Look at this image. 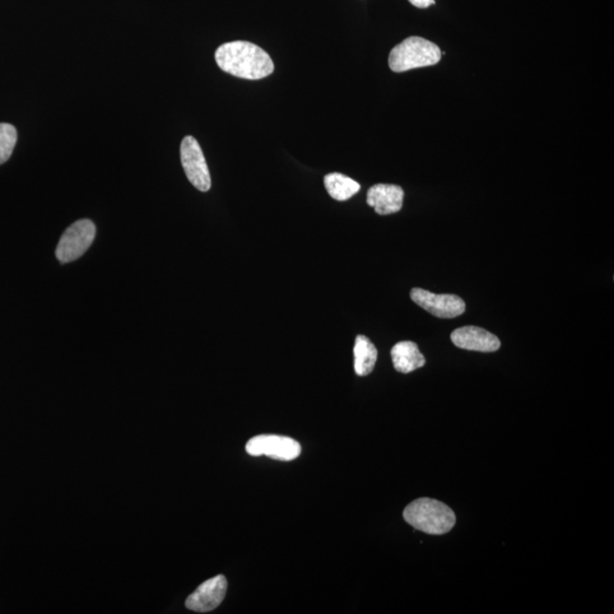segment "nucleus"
<instances>
[{
  "label": "nucleus",
  "mask_w": 614,
  "mask_h": 614,
  "mask_svg": "<svg viewBox=\"0 0 614 614\" xmlns=\"http://www.w3.org/2000/svg\"><path fill=\"white\" fill-rule=\"evenodd\" d=\"M228 581L225 576L218 575L204 581L185 601L189 610L205 613L216 610L226 598Z\"/></svg>",
  "instance_id": "6e6552de"
},
{
  "label": "nucleus",
  "mask_w": 614,
  "mask_h": 614,
  "mask_svg": "<svg viewBox=\"0 0 614 614\" xmlns=\"http://www.w3.org/2000/svg\"><path fill=\"white\" fill-rule=\"evenodd\" d=\"M411 299L423 310L440 319H454L465 312L464 301L457 295H437L422 288H413Z\"/></svg>",
  "instance_id": "0eeeda50"
},
{
  "label": "nucleus",
  "mask_w": 614,
  "mask_h": 614,
  "mask_svg": "<svg viewBox=\"0 0 614 614\" xmlns=\"http://www.w3.org/2000/svg\"><path fill=\"white\" fill-rule=\"evenodd\" d=\"M395 370L401 374H411L426 365V358L422 355L416 343L399 342L390 352Z\"/></svg>",
  "instance_id": "9b49d317"
},
{
  "label": "nucleus",
  "mask_w": 614,
  "mask_h": 614,
  "mask_svg": "<svg viewBox=\"0 0 614 614\" xmlns=\"http://www.w3.org/2000/svg\"><path fill=\"white\" fill-rule=\"evenodd\" d=\"M218 68L246 80H260L272 74L274 64L267 51L249 41H231L216 51Z\"/></svg>",
  "instance_id": "f257e3e1"
},
{
  "label": "nucleus",
  "mask_w": 614,
  "mask_h": 614,
  "mask_svg": "<svg viewBox=\"0 0 614 614\" xmlns=\"http://www.w3.org/2000/svg\"><path fill=\"white\" fill-rule=\"evenodd\" d=\"M404 519L413 528L428 535H445L457 524V516L450 506L431 499L413 501L404 510Z\"/></svg>",
  "instance_id": "f03ea898"
},
{
  "label": "nucleus",
  "mask_w": 614,
  "mask_h": 614,
  "mask_svg": "<svg viewBox=\"0 0 614 614\" xmlns=\"http://www.w3.org/2000/svg\"><path fill=\"white\" fill-rule=\"evenodd\" d=\"M324 185L334 201H348L360 192L361 185L350 176L342 174H330L324 176Z\"/></svg>",
  "instance_id": "ddd939ff"
},
{
  "label": "nucleus",
  "mask_w": 614,
  "mask_h": 614,
  "mask_svg": "<svg viewBox=\"0 0 614 614\" xmlns=\"http://www.w3.org/2000/svg\"><path fill=\"white\" fill-rule=\"evenodd\" d=\"M96 227L90 220L73 223L65 230L56 249V258L62 263L73 262L81 258L94 243Z\"/></svg>",
  "instance_id": "20e7f679"
},
{
  "label": "nucleus",
  "mask_w": 614,
  "mask_h": 614,
  "mask_svg": "<svg viewBox=\"0 0 614 614\" xmlns=\"http://www.w3.org/2000/svg\"><path fill=\"white\" fill-rule=\"evenodd\" d=\"M450 339L455 346L462 350L492 353L500 350V339L487 330L468 325V327L454 330Z\"/></svg>",
  "instance_id": "1a4fd4ad"
},
{
  "label": "nucleus",
  "mask_w": 614,
  "mask_h": 614,
  "mask_svg": "<svg viewBox=\"0 0 614 614\" xmlns=\"http://www.w3.org/2000/svg\"><path fill=\"white\" fill-rule=\"evenodd\" d=\"M17 132L12 124L0 123V165L12 156L16 145Z\"/></svg>",
  "instance_id": "4468645a"
},
{
  "label": "nucleus",
  "mask_w": 614,
  "mask_h": 614,
  "mask_svg": "<svg viewBox=\"0 0 614 614\" xmlns=\"http://www.w3.org/2000/svg\"><path fill=\"white\" fill-rule=\"evenodd\" d=\"M301 445L291 437L259 435L246 445V452L252 457H265L279 460H292L300 457Z\"/></svg>",
  "instance_id": "423d86ee"
},
{
  "label": "nucleus",
  "mask_w": 614,
  "mask_h": 614,
  "mask_svg": "<svg viewBox=\"0 0 614 614\" xmlns=\"http://www.w3.org/2000/svg\"><path fill=\"white\" fill-rule=\"evenodd\" d=\"M439 46L421 37H409L390 51L388 64L392 71L402 73L409 69L432 67L439 63Z\"/></svg>",
  "instance_id": "7ed1b4c3"
},
{
  "label": "nucleus",
  "mask_w": 614,
  "mask_h": 614,
  "mask_svg": "<svg viewBox=\"0 0 614 614\" xmlns=\"http://www.w3.org/2000/svg\"><path fill=\"white\" fill-rule=\"evenodd\" d=\"M378 351L369 338L358 334L355 345V370L360 376L370 375L375 369Z\"/></svg>",
  "instance_id": "f8f14e48"
},
{
  "label": "nucleus",
  "mask_w": 614,
  "mask_h": 614,
  "mask_svg": "<svg viewBox=\"0 0 614 614\" xmlns=\"http://www.w3.org/2000/svg\"><path fill=\"white\" fill-rule=\"evenodd\" d=\"M408 2L418 8H428L435 4V0H408Z\"/></svg>",
  "instance_id": "2eb2a0df"
},
{
  "label": "nucleus",
  "mask_w": 614,
  "mask_h": 614,
  "mask_svg": "<svg viewBox=\"0 0 614 614\" xmlns=\"http://www.w3.org/2000/svg\"><path fill=\"white\" fill-rule=\"evenodd\" d=\"M181 163L185 175L199 192L211 189V175H209L206 160L198 142L192 136L184 138L180 147Z\"/></svg>",
  "instance_id": "39448f33"
},
{
  "label": "nucleus",
  "mask_w": 614,
  "mask_h": 614,
  "mask_svg": "<svg viewBox=\"0 0 614 614\" xmlns=\"http://www.w3.org/2000/svg\"><path fill=\"white\" fill-rule=\"evenodd\" d=\"M404 190L397 185H375L369 189L366 203L380 216H389L401 211Z\"/></svg>",
  "instance_id": "9d476101"
}]
</instances>
